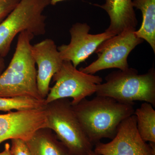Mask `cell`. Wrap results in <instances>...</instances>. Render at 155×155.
<instances>
[{
    "label": "cell",
    "instance_id": "cell-1",
    "mask_svg": "<svg viewBox=\"0 0 155 155\" xmlns=\"http://www.w3.org/2000/svg\"><path fill=\"white\" fill-rule=\"evenodd\" d=\"M84 133L94 145L104 138L113 139L120 124L134 114L133 105L105 96L86 98L72 105Z\"/></svg>",
    "mask_w": 155,
    "mask_h": 155
},
{
    "label": "cell",
    "instance_id": "cell-2",
    "mask_svg": "<svg viewBox=\"0 0 155 155\" xmlns=\"http://www.w3.org/2000/svg\"><path fill=\"white\" fill-rule=\"evenodd\" d=\"M34 35L28 31L19 34L17 46L7 69L0 75V97L27 96L42 98L37 83V69L31 53Z\"/></svg>",
    "mask_w": 155,
    "mask_h": 155
},
{
    "label": "cell",
    "instance_id": "cell-3",
    "mask_svg": "<svg viewBox=\"0 0 155 155\" xmlns=\"http://www.w3.org/2000/svg\"><path fill=\"white\" fill-rule=\"evenodd\" d=\"M106 82L98 84L97 96L110 97L117 101L134 105L137 101L155 106V71L153 68L144 74L128 68L110 73Z\"/></svg>",
    "mask_w": 155,
    "mask_h": 155
},
{
    "label": "cell",
    "instance_id": "cell-4",
    "mask_svg": "<svg viewBox=\"0 0 155 155\" xmlns=\"http://www.w3.org/2000/svg\"><path fill=\"white\" fill-rule=\"evenodd\" d=\"M47 128L51 129L71 155H87L94 145L88 139L68 98L53 101L45 107Z\"/></svg>",
    "mask_w": 155,
    "mask_h": 155
},
{
    "label": "cell",
    "instance_id": "cell-5",
    "mask_svg": "<svg viewBox=\"0 0 155 155\" xmlns=\"http://www.w3.org/2000/svg\"><path fill=\"white\" fill-rule=\"evenodd\" d=\"M51 0H20L17 6L0 23V56L4 58L10 51L17 35L28 31L34 36L46 33L44 11Z\"/></svg>",
    "mask_w": 155,
    "mask_h": 155
},
{
    "label": "cell",
    "instance_id": "cell-6",
    "mask_svg": "<svg viewBox=\"0 0 155 155\" xmlns=\"http://www.w3.org/2000/svg\"><path fill=\"white\" fill-rule=\"evenodd\" d=\"M54 85L50 87L45 99V104L60 99L72 98V105L77 104L96 91L103 79L97 75L87 74L78 70L71 62L64 61L52 78Z\"/></svg>",
    "mask_w": 155,
    "mask_h": 155
},
{
    "label": "cell",
    "instance_id": "cell-7",
    "mask_svg": "<svg viewBox=\"0 0 155 155\" xmlns=\"http://www.w3.org/2000/svg\"><path fill=\"white\" fill-rule=\"evenodd\" d=\"M135 31H124L103 42L95 52L97 55V60L79 70L93 75L104 69L117 68L124 70L128 69L127 57L131 51L143 41L136 36Z\"/></svg>",
    "mask_w": 155,
    "mask_h": 155
},
{
    "label": "cell",
    "instance_id": "cell-8",
    "mask_svg": "<svg viewBox=\"0 0 155 155\" xmlns=\"http://www.w3.org/2000/svg\"><path fill=\"white\" fill-rule=\"evenodd\" d=\"M94 145V151L102 155H155V143L148 144L141 138L134 114L122 122L110 142Z\"/></svg>",
    "mask_w": 155,
    "mask_h": 155
},
{
    "label": "cell",
    "instance_id": "cell-9",
    "mask_svg": "<svg viewBox=\"0 0 155 155\" xmlns=\"http://www.w3.org/2000/svg\"><path fill=\"white\" fill-rule=\"evenodd\" d=\"M91 27L86 23H76L69 30L71 40L68 45L58 47L64 61L71 62L75 67L86 61L104 41L116 35L105 30L98 34L89 33Z\"/></svg>",
    "mask_w": 155,
    "mask_h": 155
},
{
    "label": "cell",
    "instance_id": "cell-10",
    "mask_svg": "<svg viewBox=\"0 0 155 155\" xmlns=\"http://www.w3.org/2000/svg\"><path fill=\"white\" fill-rule=\"evenodd\" d=\"M47 128L45 107L0 114V143L8 140L26 141L38 129Z\"/></svg>",
    "mask_w": 155,
    "mask_h": 155
},
{
    "label": "cell",
    "instance_id": "cell-11",
    "mask_svg": "<svg viewBox=\"0 0 155 155\" xmlns=\"http://www.w3.org/2000/svg\"><path fill=\"white\" fill-rule=\"evenodd\" d=\"M31 53L37 70V83L39 94L45 99L50 90V84L54 75L60 69L63 59L54 41L47 38L31 45Z\"/></svg>",
    "mask_w": 155,
    "mask_h": 155
},
{
    "label": "cell",
    "instance_id": "cell-12",
    "mask_svg": "<svg viewBox=\"0 0 155 155\" xmlns=\"http://www.w3.org/2000/svg\"><path fill=\"white\" fill-rule=\"evenodd\" d=\"M104 9L110 20L106 30L118 35L126 30H136L137 19L133 5V0H105L103 5L93 4Z\"/></svg>",
    "mask_w": 155,
    "mask_h": 155
},
{
    "label": "cell",
    "instance_id": "cell-13",
    "mask_svg": "<svg viewBox=\"0 0 155 155\" xmlns=\"http://www.w3.org/2000/svg\"><path fill=\"white\" fill-rule=\"evenodd\" d=\"M25 142L31 155H71L55 133L48 128L36 130Z\"/></svg>",
    "mask_w": 155,
    "mask_h": 155
},
{
    "label": "cell",
    "instance_id": "cell-14",
    "mask_svg": "<svg viewBox=\"0 0 155 155\" xmlns=\"http://www.w3.org/2000/svg\"><path fill=\"white\" fill-rule=\"evenodd\" d=\"M134 8L141 11L142 22L135 34L147 42L155 53V0H133Z\"/></svg>",
    "mask_w": 155,
    "mask_h": 155
},
{
    "label": "cell",
    "instance_id": "cell-15",
    "mask_svg": "<svg viewBox=\"0 0 155 155\" xmlns=\"http://www.w3.org/2000/svg\"><path fill=\"white\" fill-rule=\"evenodd\" d=\"M137 128L145 142L155 143V110L152 105L144 102L134 110Z\"/></svg>",
    "mask_w": 155,
    "mask_h": 155
},
{
    "label": "cell",
    "instance_id": "cell-16",
    "mask_svg": "<svg viewBox=\"0 0 155 155\" xmlns=\"http://www.w3.org/2000/svg\"><path fill=\"white\" fill-rule=\"evenodd\" d=\"M45 100L32 97L21 96L6 97H0V111L11 112L12 110L26 111L45 107Z\"/></svg>",
    "mask_w": 155,
    "mask_h": 155
},
{
    "label": "cell",
    "instance_id": "cell-17",
    "mask_svg": "<svg viewBox=\"0 0 155 155\" xmlns=\"http://www.w3.org/2000/svg\"><path fill=\"white\" fill-rule=\"evenodd\" d=\"M20 0H0V23L17 6Z\"/></svg>",
    "mask_w": 155,
    "mask_h": 155
},
{
    "label": "cell",
    "instance_id": "cell-18",
    "mask_svg": "<svg viewBox=\"0 0 155 155\" xmlns=\"http://www.w3.org/2000/svg\"><path fill=\"white\" fill-rule=\"evenodd\" d=\"M11 141V149L13 155H31L25 140L14 139Z\"/></svg>",
    "mask_w": 155,
    "mask_h": 155
},
{
    "label": "cell",
    "instance_id": "cell-19",
    "mask_svg": "<svg viewBox=\"0 0 155 155\" xmlns=\"http://www.w3.org/2000/svg\"><path fill=\"white\" fill-rule=\"evenodd\" d=\"M0 155H13L11 152V146L9 143L5 144V149L2 152L0 153Z\"/></svg>",
    "mask_w": 155,
    "mask_h": 155
},
{
    "label": "cell",
    "instance_id": "cell-20",
    "mask_svg": "<svg viewBox=\"0 0 155 155\" xmlns=\"http://www.w3.org/2000/svg\"><path fill=\"white\" fill-rule=\"evenodd\" d=\"M5 60L2 57L0 56V75L5 70Z\"/></svg>",
    "mask_w": 155,
    "mask_h": 155
},
{
    "label": "cell",
    "instance_id": "cell-21",
    "mask_svg": "<svg viewBox=\"0 0 155 155\" xmlns=\"http://www.w3.org/2000/svg\"><path fill=\"white\" fill-rule=\"evenodd\" d=\"M64 1H67V0H51V5H55L58 3Z\"/></svg>",
    "mask_w": 155,
    "mask_h": 155
},
{
    "label": "cell",
    "instance_id": "cell-22",
    "mask_svg": "<svg viewBox=\"0 0 155 155\" xmlns=\"http://www.w3.org/2000/svg\"><path fill=\"white\" fill-rule=\"evenodd\" d=\"M102 155L98 153L95 152L94 150H91L88 153V155Z\"/></svg>",
    "mask_w": 155,
    "mask_h": 155
}]
</instances>
